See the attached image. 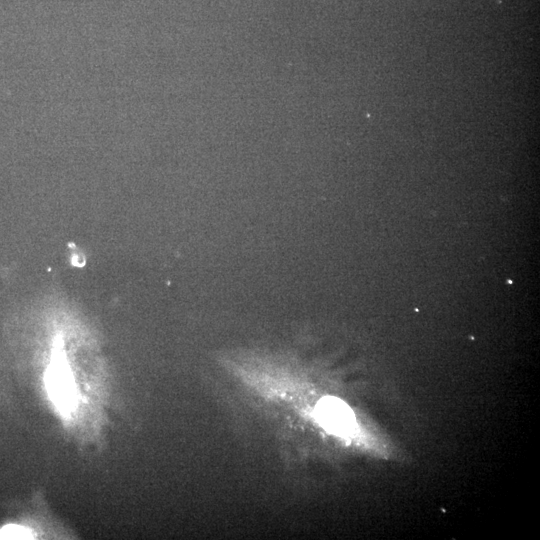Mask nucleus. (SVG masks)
Wrapping results in <instances>:
<instances>
[{
	"label": "nucleus",
	"mask_w": 540,
	"mask_h": 540,
	"mask_svg": "<svg viewBox=\"0 0 540 540\" xmlns=\"http://www.w3.org/2000/svg\"><path fill=\"white\" fill-rule=\"evenodd\" d=\"M47 393L59 412L70 415L77 406V391L63 351L56 347L45 373Z\"/></svg>",
	"instance_id": "1"
},
{
	"label": "nucleus",
	"mask_w": 540,
	"mask_h": 540,
	"mask_svg": "<svg viewBox=\"0 0 540 540\" xmlns=\"http://www.w3.org/2000/svg\"><path fill=\"white\" fill-rule=\"evenodd\" d=\"M314 412L320 425L329 432L344 436L354 428L353 412L340 399L324 397L316 404Z\"/></svg>",
	"instance_id": "2"
},
{
	"label": "nucleus",
	"mask_w": 540,
	"mask_h": 540,
	"mask_svg": "<svg viewBox=\"0 0 540 540\" xmlns=\"http://www.w3.org/2000/svg\"><path fill=\"white\" fill-rule=\"evenodd\" d=\"M33 533L22 526L7 525L0 530V539H31Z\"/></svg>",
	"instance_id": "3"
}]
</instances>
